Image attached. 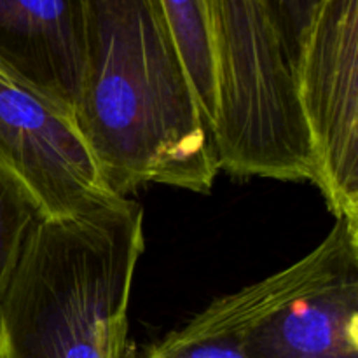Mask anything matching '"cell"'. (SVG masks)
<instances>
[{
  "label": "cell",
  "mask_w": 358,
  "mask_h": 358,
  "mask_svg": "<svg viewBox=\"0 0 358 358\" xmlns=\"http://www.w3.org/2000/svg\"><path fill=\"white\" fill-rule=\"evenodd\" d=\"M84 13L76 119L112 191L210 192L212 131L159 0H84Z\"/></svg>",
  "instance_id": "obj_1"
},
{
  "label": "cell",
  "mask_w": 358,
  "mask_h": 358,
  "mask_svg": "<svg viewBox=\"0 0 358 358\" xmlns=\"http://www.w3.org/2000/svg\"><path fill=\"white\" fill-rule=\"evenodd\" d=\"M143 248L135 199L35 219L0 303V358H135L128 313Z\"/></svg>",
  "instance_id": "obj_2"
},
{
  "label": "cell",
  "mask_w": 358,
  "mask_h": 358,
  "mask_svg": "<svg viewBox=\"0 0 358 358\" xmlns=\"http://www.w3.org/2000/svg\"><path fill=\"white\" fill-rule=\"evenodd\" d=\"M194 318L231 332L248 358H358V229L336 220L303 259Z\"/></svg>",
  "instance_id": "obj_3"
},
{
  "label": "cell",
  "mask_w": 358,
  "mask_h": 358,
  "mask_svg": "<svg viewBox=\"0 0 358 358\" xmlns=\"http://www.w3.org/2000/svg\"><path fill=\"white\" fill-rule=\"evenodd\" d=\"M0 171L37 219L84 215L121 201L87 145L76 112L0 56Z\"/></svg>",
  "instance_id": "obj_4"
},
{
  "label": "cell",
  "mask_w": 358,
  "mask_h": 358,
  "mask_svg": "<svg viewBox=\"0 0 358 358\" xmlns=\"http://www.w3.org/2000/svg\"><path fill=\"white\" fill-rule=\"evenodd\" d=\"M297 100L336 220L358 229V0H324L294 66Z\"/></svg>",
  "instance_id": "obj_5"
},
{
  "label": "cell",
  "mask_w": 358,
  "mask_h": 358,
  "mask_svg": "<svg viewBox=\"0 0 358 358\" xmlns=\"http://www.w3.org/2000/svg\"><path fill=\"white\" fill-rule=\"evenodd\" d=\"M215 83V117L255 131L297 107L294 69L261 0H206Z\"/></svg>",
  "instance_id": "obj_6"
},
{
  "label": "cell",
  "mask_w": 358,
  "mask_h": 358,
  "mask_svg": "<svg viewBox=\"0 0 358 358\" xmlns=\"http://www.w3.org/2000/svg\"><path fill=\"white\" fill-rule=\"evenodd\" d=\"M84 37V0H0V56L73 112Z\"/></svg>",
  "instance_id": "obj_7"
},
{
  "label": "cell",
  "mask_w": 358,
  "mask_h": 358,
  "mask_svg": "<svg viewBox=\"0 0 358 358\" xmlns=\"http://www.w3.org/2000/svg\"><path fill=\"white\" fill-rule=\"evenodd\" d=\"M192 90L212 131L215 83L206 0H159Z\"/></svg>",
  "instance_id": "obj_8"
},
{
  "label": "cell",
  "mask_w": 358,
  "mask_h": 358,
  "mask_svg": "<svg viewBox=\"0 0 358 358\" xmlns=\"http://www.w3.org/2000/svg\"><path fill=\"white\" fill-rule=\"evenodd\" d=\"M135 358H248L231 332L192 318Z\"/></svg>",
  "instance_id": "obj_9"
},
{
  "label": "cell",
  "mask_w": 358,
  "mask_h": 358,
  "mask_svg": "<svg viewBox=\"0 0 358 358\" xmlns=\"http://www.w3.org/2000/svg\"><path fill=\"white\" fill-rule=\"evenodd\" d=\"M35 219V212L20 187L0 171V303Z\"/></svg>",
  "instance_id": "obj_10"
},
{
  "label": "cell",
  "mask_w": 358,
  "mask_h": 358,
  "mask_svg": "<svg viewBox=\"0 0 358 358\" xmlns=\"http://www.w3.org/2000/svg\"><path fill=\"white\" fill-rule=\"evenodd\" d=\"M324 0H261L292 69Z\"/></svg>",
  "instance_id": "obj_11"
}]
</instances>
